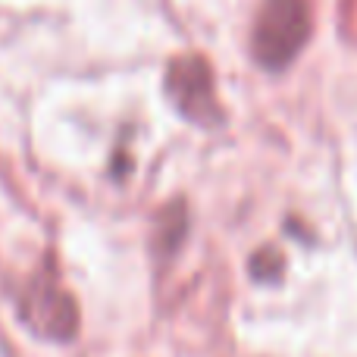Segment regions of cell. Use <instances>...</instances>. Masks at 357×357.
Masks as SVG:
<instances>
[{
  "label": "cell",
  "mask_w": 357,
  "mask_h": 357,
  "mask_svg": "<svg viewBox=\"0 0 357 357\" xmlns=\"http://www.w3.org/2000/svg\"><path fill=\"white\" fill-rule=\"evenodd\" d=\"M310 38L307 0H264L254 22L251 47L260 66L285 69Z\"/></svg>",
  "instance_id": "6da1fadb"
},
{
  "label": "cell",
  "mask_w": 357,
  "mask_h": 357,
  "mask_svg": "<svg viewBox=\"0 0 357 357\" xmlns=\"http://www.w3.org/2000/svg\"><path fill=\"white\" fill-rule=\"evenodd\" d=\"M167 98L188 123L201 129H216L222 123V107L216 98L213 69L204 56L185 54L169 63L167 69Z\"/></svg>",
  "instance_id": "7a4b0ae2"
},
{
  "label": "cell",
  "mask_w": 357,
  "mask_h": 357,
  "mask_svg": "<svg viewBox=\"0 0 357 357\" xmlns=\"http://www.w3.org/2000/svg\"><path fill=\"white\" fill-rule=\"evenodd\" d=\"M25 314H29L31 326H35L38 333L50 335V339H69V335H75L79 317H75L73 298L50 282L41 285V289L35 291V298H29Z\"/></svg>",
  "instance_id": "3957f363"
}]
</instances>
